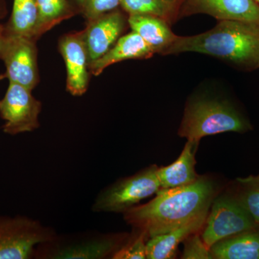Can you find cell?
<instances>
[{"mask_svg":"<svg viewBox=\"0 0 259 259\" xmlns=\"http://www.w3.org/2000/svg\"><path fill=\"white\" fill-rule=\"evenodd\" d=\"M220 189L219 182L212 177L200 176L191 185L160 190L148 203L126 210L124 218L135 230L143 232L148 240L208 212Z\"/></svg>","mask_w":259,"mask_h":259,"instance_id":"obj_1","label":"cell"},{"mask_svg":"<svg viewBox=\"0 0 259 259\" xmlns=\"http://www.w3.org/2000/svg\"><path fill=\"white\" fill-rule=\"evenodd\" d=\"M187 52L213 56L243 71L259 69V23L220 20L203 33L177 36L162 54Z\"/></svg>","mask_w":259,"mask_h":259,"instance_id":"obj_2","label":"cell"},{"mask_svg":"<svg viewBox=\"0 0 259 259\" xmlns=\"http://www.w3.org/2000/svg\"><path fill=\"white\" fill-rule=\"evenodd\" d=\"M251 129L248 119L230 100L203 94L189 99L178 134L187 141L199 142L205 136L244 134Z\"/></svg>","mask_w":259,"mask_h":259,"instance_id":"obj_3","label":"cell"},{"mask_svg":"<svg viewBox=\"0 0 259 259\" xmlns=\"http://www.w3.org/2000/svg\"><path fill=\"white\" fill-rule=\"evenodd\" d=\"M156 165L136 175L121 179L107 187L97 197L93 209L97 212H125L143 199L161 190Z\"/></svg>","mask_w":259,"mask_h":259,"instance_id":"obj_4","label":"cell"},{"mask_svg":"<svg viewBox=\"0 0 259 259\" xmlns=\"http://www.w3.org/2000/svg\"><path fill=\"white\" fill-rule=\"evenodd\" d=\"M231 191L218 194L200 232L208 248L216 242L258 226Z\"/></svg>","mask_w":259,"mask_h":259,"instance_id":"obj_5","label":"cell"},{"mask_svg":"<svg viewBox=\"0 0 259 259\" xmlns=\"http://www.w3.org/2000/svg\"><path fill=\"white\" fill-rule=\"evenodd\" d=\"M0 59L6 66L10 82L32 91L39 82L37 49L33 39L3 32L0 36Z\"/></svg>","mask_w":259,"mask_h":259,"instance_id":"obj_6","label":"cell"},{"mask_svg":"<svg viewBox=\"0 0 259 259\" xmlns=\"http://www.w3.org/2000/svg\"><path fill=\"white\" fill-rule=\"evenodd\" d=\"M52 238L51 230L28 218L0 219V259L30 258L35 245Z\"/></svg>","mask_w":259,"mask_h":259,"instance_id":"obj_7","label":"cell"},{"mask_svg":"<svg viewBox=\"0 0 259 259\" xmlns=\"http://www.w3.org/2000/svg\"><path fill=\"white\" fill-rule=\"evenodd\" d=\"M40 110L41 103L32 96L30 90L10 82L4 98L0 101V115L6 121L4 132L16 135L37 129L40 125Z\"/></svg>","mask_w":259,"mask_h":259,"instance_id":"obj_8","label":"cell"},{"mask_svg":"<svg viewBox=\"0 0 259 259\" xmlns=\"http://www.w3.org/2000/svg\"><path fill=\"white\" fill-rule=\"evenodd\" d=\"M180 16L206 14L219 20H241L259 23V5L255 0H178Z\"/></svg>","mask_w":259,"mask_h":259,"instance_id":"obj_9","label":"cell"},{"mask_svg":"<svg viewBox=\"0 0 259 259\" xmlns=\"http://www.w3.org/2000/svg\"><path fill=\"white\" fill-rule=\"evenodd\" d=\"M59 47L66 64L67 90L74 96H81L88 90L90 77L83 31L64 35L59 40Z\"/></svg>","mask_w":259,"mask_h":259,"instance_id":"obj_10","label":"cell"},{"mask_svg":"<svg viewBox=\"0 0 259 259\" xmlns=\"http://www.w3.org/2000/svg\"><path fill=\"white\" fill-rule=\"evenodd\" d=\"M125 26V17L119 10L89 21L88 28L83 31L89 64L105 55L115 45Z\"/></svg>","mask_w":259,"mask_h":259,"instance_id":"obj_11","label":"cell"},{"mask_svg":"<svg viewBox=\"0 0 259 259\" xmlns=\"http://www.w3.org/2000/svg\"><path fill=\"white\" fill-rule=\"evenodd\" d=\"M152 48L139 34L132 31L120 37L106 54L90 63L89 69L95 76L101 74L109 66L129 59H148L154 54Z\"/></svg>","mask_w":259,"mask_h":259,"instance_id":"obj_12","label":"cell"},{"mask_svg":"<svg viewBox=\"0 0 259 259\" xmlns=\"http://www.w3.org/2000/svg\"><path fill=\"white\" fill-rule=\"evenodd\" d=\"M199 142L187 141L178 158L169 166L158 168L161 190L177 188L194 183L201 175L195 169V155Z\"/></svg>","mask_w":259,"mask_h":259,"instance_id":"obj_13","label":"cell"},{"mask_svg":"<svg viewBox=\"0 0 259 259\" xmlns=\"http://www.w3.org/2000/svg\"><path fill=\"white\" fill-rule=\"evenodd\" d=\"M208 212L201 214L168 233L149 238L146 242V258H175L178 245L191 235L202 231Z\"/></svg>","mask_w":259,"mask_h":259,"instance_id":"obj_14","label":"cell"},{"mask_svg":"<svg viewBox=\"0 0 259 259\" xmlns=\"http://www.w3.org/2000/svg\"><path fill=\"white\" fill-rule=\"evenodd\" d=\"M209 250L214 259H259V226L223 238Z\"/></svg>","mask_w":259,"mask_h":259,"instance_id":"obj_15","label":"cell"},{"mask_svg":"<svg viewBox=\"0 0 259 259\" xmlns=\"http://www.w3.org/2000/svg\"><path fill=\"white\" fill-rule=\"evenodd\" d=\"M127 22L133 31L139 34L155 54H163L177 36L163 18L154 15H131Z\"/></svg>","mask_w":259,"mask_h":259,"instance_id":"obj_16","label":"cell"},{"mask_svg":"<svg viewBox=\"0 0 259 259\" xmlns=\"http://www.w3.org/2000/svg\"><path fill=\"white\" fill-rule=\"evenodd\" d=\"M36 0H14L13 13L4 32L35 39L36 37Z\"/></svg>","mask_w":259,"mask_h":259,"instance_id":"obj_17","label":"cell"},{"mask_svg":"<svg viewBox=\"0 0 259 259\" xmlns=\"http://www.w3.org/2000/svg\"><path fill=\"white\" fill-rule=\"evenodd\" d=\"M37 23L36 37L66 18L70 11L67 0H36Z\"/></svg>","mask_w":259,"mask_h":259,"instance_id":"obj_18","label":"cell"},{"mask_svg":"<svg viewBox=\"0 0 259 259\" xmlns=\"http://www.w3.org/2000/svg\"><path fill=\"white\" fill-rule=\"evenodd\" d=\"M237 189L233 192L242 207L259 225V175L236 179Z\"/></svg>","mask_w":259,"mask_h":259,"instance_id":"obj_19","label":"cell"},{"mask_svg":"<svg viewBox=\"0 0 259 259\" xmlns=\"http://www.w3.org/2000/svg\"><path fill=\"white\" fill-rule=\"evenodd\" d=\"M120 5L130 15H151L163 19L177 10V5L166 0H120Z\"/></svg>","mask_w":259,"mask_h":259,"instance_id":"obj_20","label":"cell"},{"mask_svg":"<svg viewBox=\"0 0 259 259\" xmlns=\"http://www.w3.org/2000/svg\"><path fill=\"white\" fill-rule=\"evenodd\" d=\"M122 236L113 237L104 241L90 245L76 247L64 251L60 256L69 258H95L107 256L111 253H115L121 247V243L124 241Z\"/></svg>","mask_w":259,"mask_h":259,"instance_id":"obj_21","label":"cell"},{"mask_svg":"<svg viewBox=\"0 0 259 259\" xmlns=\"http://www.w3.org/2000/svg\"><path fill=\"white\" fill-rule=\"evenodd\" d=\"M136 231V234L125 245H122L112 255L115 259H144L146 258V242L147 237L143 232Z\"/></svg>","mask_w":259,"mask_h":259,"instance_id":"obj_22","label":"cell"},{"mask_svg":"<svg viewBox=\"0 0 259 259\" xmlns=\"http://www.w3.org/2000/svg\"><path fill=\"white\" fill-rule=\"evenodd\" d=\"M181 258L212 259L210 250L204 243L200 233H196L186 238Z\"/></svg>","mask_w":259,"mask_h":259,"instance_id":"obj_23","label":"cell"},{"mask_svg":"<svg viewBox=\"0 0 259 259\" xmlns=\"http://www.w3.org/2000/svg\"><path fill=\"white\" fill-rule=\"evenodd\" d=\"M120 5V0H87L83 13L89 21L113 11Z\"/></svg>","mask_w":259,"mask_h":259,"instance_id":"obj_24","label":"cell"},{"mask_svg":"<svg viewBox=\"0 0 259 259\" xmlns=\"http://www.w3.org/2000/svg\"><path fill=\"white\" fill-rule=\"evenodd\" d=\"M75 1H76V3L83 9V5H84L87 0H75Z\"/></svg>","mask_w":259,"mask_h":259,"instance_id":"obj_25","label":"cell"},{"mask_svg":"<svg viewBox=\"0 0 259 259\" xmlns=\"http://www.w3.org/2000/svg\"><path fill=\"white\" fill-rule=\"evenodd\" d=\"M5 27L3 26V25H0V36L3 35V32H4Z\"/></svg>","mask_w":259,"mask_h":259,"instance_id":"obj_26","label":"cell"},{"mask_svg":"<svg viewBox=\"0 0 259 259\" xmlns=\"http://www.w3.org/2000/svg\"><path fill=\"white\" fill-rule=\"evenodd\" d=\"M166 1L168 2V3H171V4L177 5L178 0H166Z\"/></svg>","mask_w":259,"mask_h":259,"instance_id":"obj_27","label":"cell"},{"mask_svg":"<svg viewBox=\"0 0 259 259\" xmlns=\"http://www.w3.org/2000/svg\"><path fill=\"white\" fill-rule=\"evenodd\" d=\"M255 2H256L257 4L259 5V0H255Z\"/></svg>","mask_w":259,"mask_h":259,"instance_id":"obj_28","label":"cell"},{"mask_svg":"<svg viewBox=\"0 0 259 259\" xmlns=\"http://www.w3.org/2000/svg\"><path fill=\"white\" fill-rule=\"evenodd\" d=\"M2 78H3V76H0V79H1Z\"/></svg>","mask_w":259,"mask_h":259,"instance_id":"obj_29","label":"cell"}]
</instances>
